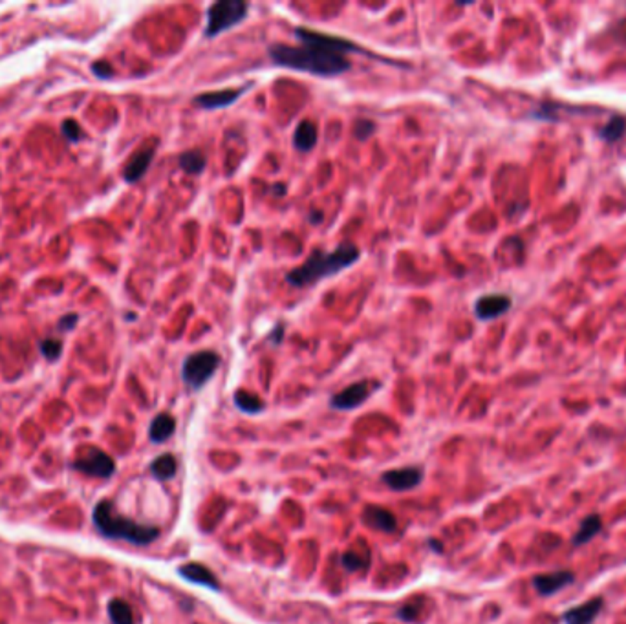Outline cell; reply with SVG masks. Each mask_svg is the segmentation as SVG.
I'll use <instances>...</instances> for the list:
<instances>
[{
	"label": "cell",
	"mask_w": 626,
	"mask_h": 624,
	"mask_svg": "<svg viewBox=\"0 0 626 624\" xmlns=\"http://www.w3.org/2000/svg\"><path fill=\"white\" fill-rule=\"evenodd\" d=\"M109 615L112 624H134L132 608L121 599H112L109 602Z\"/></svg>",
	"instance_id": "22"
},
{
	"label": "cell",
	"mask_w": 626,
	"mask_h": 624,
	"mask_svg": "<svg viewBox=\"0 0 626 624\" xmlns=\"http://www.w3.org/2000/svg\"><path fill=\"white\" fill-rule=\"evenodd\" d=\"M625 130H626V119L613 118L599 130V136L603 137V139H606V141H617V139L625 134Z\"/></svg>",
	"instance_id": "23"
},
{
	"label": "cell",
	"mask_w": 626,
	"mask_h": 624,
	"mask_svg": "<svg viewBox=\"0 0 626 624\" xmlns=\"http://www.w3.org/2000/svg\"><path fill=\"white\" fill-rule=\"evenodd\" d=\"M176 469H178V464H176V458L172 454H162V456H158L151 465V473L158 478V480H169L176 474Z\"/></svg>",
	"instance_id": "21"
},
{
	"label": "cell",
	"mask_w": 626,
	"mask_h": 624,
	"mask_svg": "<svg viewBox=\"0 0 626 624\" xmlns=\"http://www.w3.org/2000/svg\"><path fill=\"white\" fill-rule=\"evenodd\" d=\"M342 566L350 569V571H356V569H363V567L368 566V557L359 558L356 553H347L342 557Z\"/></svg>",
	"instance_id": "27"
},
{
	"label": "cell",
	"mask_w": 626,
	"mask_h": 624,
	"mask_svg": "<svg viewBox=\"0 0 626 624\" xmlns=\"http://www.w3.org/2000/svg\"><path fill=\"white\" fill-rule=\"evenodd\" d=\"M284 331H286L284 324H277L275 330L270 333L271 342H273V345H280V342H282V337H284Z\"/></svg>",
	"instance_id": "30"
},
{
	"label": "cell",
	"mask_w": 626,
	"mask_h": 624,
	"mask_svg": "<svg viewBox=\"0 0 626 624\" xmlns=\"http://www.w3.org/2000/svg\"><path fill=\"white\" fill-rule=\"evenodd\" d=\"M295 35L300 46L273 44L270 48L271 62L290 70L308 71L317 77H337L352 68L347 53L361 52L350 41L319 34L313 29L297 28Z\"/></svg>",
	"instance_id": "1"
},
{
	"label": "cell",
	"mask_w": 626,
	"mask_h": 624,
	"mask_svg": "<svg viewBox=\"0 0 626 624\" xmlns=\"http://www.w3.org/2000/svg\"><path fill=\"white\" fill-rule=\"evenodd\" d=\"M92 70L95 71V76L104 77V79H106V77L112 76V67H110V64H109V62H106V61L95 62L94 67H92Z\"/></svg>",
	"instance_id": "28"
},
{
	"label": "cell",
	"mask_w": 626,
	"mask_h": 624,
	"mask_svg": "<svg viewBox=\"0 0 626 624\" xmlns=\"http://www.w3.org/2000/svg\"><path fill=\"white\" fill-rule=\"evenodd\" d=\"M317 125L309 121V119H302L297 128H295L293 134V145L297 151L300 152H309L315 145H317Z\"/></svg>",
	"instance_id": "16"
},
{
	"label": "cell",
	"mask_w": 626,
	"mask_h": 624,
	"mask_svg": "<svg viewBox=\"0 0 626 624\" xmlns=\"http://www.w3.org/2000/svg\"><path fill=\"white\" fill-rule=\"evenodd\" d=\"M377 387H380V384L372 383L368 379H365V381H357V383L350 384V387H347L345 390H341V392H337L335 396L332 397L330 405H332L333 408H337V410H354V408L361 407V405L372 396V392H374Z\"/></svg>",
	"instance_id": "7"
},
{
	"label": "cell",
	"mask_w": 626,
	"mask_h": 624,
	"mask_svg": "<svg viewBox=\"0 0 626 624\" xmlns=\"http://www.w3.org/2000/svg\"><path fill=\"white\" fill-rule=\"evenodd\" d=\"M74 469L81 471V473H86L88 476L109 478L114 474L116 464L109 454L103 452L97 447L88 445V447H83L79 450L76 462H74Z\"/></svg>",
	"instance_id": "6"
},
{
	"label": "cell",
	"mask_w": 626,
	"mask_h": 624,
	"mask_svg": "<svg viewBox=\"0 0 626 624\" xmlns=\"http://www.w3.org/2000/svg\"><path fill=\"white\" fill-rule=\"evenodd\" d=\"M374 128L375 125L372 123L370 119L359 118L356 123H354V136H356L357 139H361V141H365V139H368V137L374 134Z\"/></svg>",
	"instance_id": "25"
},
{
	"label": "cell",
	"mask_w": 626,
	"mask_h": 624,
	"mask_svg": "<svg viewBox=\"0 0 626 624\" xmlns=\"http://www.w3.org/2000/svg\"><path fill=\"white\" fill-rule=\"evenodd\" d=\"M220 363H222L220 355L213 350H202L190 354L183 363V368H181L183 383L190 390L204 388L211 381V377L216 374Z\"/></svg>",
	"instance_id": "5"
},
{
	"label": "cell",
	"mask_w": 626,
	"mask_h": 624,
	"mask_svg": "<svg viewBox=\"0 0 626 624\" xmlns=\"http://www.w3.org/2000/svg\"><path fill=\"white\" fill-rule=\"evenodd\" d=\"M207 165V158L202 151L195 148V151H187L180 156V167L186 170L187 174H202Z\"/></svg>",
	"instance_id": "18"
},
{
	"label": "cell",
	"mask_w": 626,
	"mask_h": 624,
	"mask_svg": "<svg viewBox=\"0 0 626 624\" xmlns=\"http://www.w3.org/2000/svg\"><path fill=\"white\" fill-rule=\"evenodd\" d=\"M359 247L354 244H341L332 253H323V251L315 249L304 261L302 265L286 275V282L293 288H308V286L317 284L319 280L335 277L342 270L354 265L359 261Z\"/></svg>",
	"instance_id": "2"
},
{
	"label": "cell",
	"mask_w": 626,
	"mask_h": 624,
	"mask_svg": "<svg viewBox=\"0 0 626 624\" xmlns=\"http://www.w3.org/2000/svg\"><path fill=\"white\" fill-rule=\"evenodd\" d=\"M604 601L603 599H592V601L584 602V604L577 606L573 610H569L564 613V623L566 624H592L593 619L597 617L601 608H603Z\"/></svg>",
	"instance_id": "15"
},
{
	"label": "cell",
	"mask_w": 626,
	"mask_h": 624,
	"mask_svg": "<svg viewBox=\"0 0 626 624\" xmlns=\"http://www.w3.org/2000/svg\"><path fill=\"white\" fill-rule=\"evenodd\" d=\"M62 342L57 339H46L41 342V354L46 357L48 361H55L61 355Z\"/></svg>",
	"instance_id": "24"
},
{
	"label": "cell",
	"mask_w": 626,
	"mask_h": 624,
	"mask_svg": "<svg viewBox=\"0 0 626 624\" xmlns=\"http://www.w3.org/2000/svg\"><path fill=\"white\" fill-rule=\"evenodd\" d=\"M247 88H225V90H216V92H205V94H200L195 97V104L198 109L204 110H218L225 109L229 104H232L235 101L240 97V95L246 92Z\"/></svg>",
	"instance_id": "10"
},
{
	"label": "cell",
	"mask_w": 626,
	"mask_h": 624,
	"mask_svg": "<svg viewBox=\"0 0 626 624\" xmlns=\"http://www.w3.org/2000/svg\"><path fill=\"white\" fill-rule=\"evenodd\" d=\"M62 136L67 137V139H70V141H79V139L83 137L79 123H77V121H74V119H68V121H64V123H62Z\"/></svg>",
	"instance_id": "26"
},
{
	"label": "cell",
	"mask_w": 626,
	"mask_h": 624,
	"mask_svg": "<svg viewBox=\"0 0 626 624\" xmlns=\"http://www.w3.org/2000/svg\"><path fill=\"white\" fill-rule=\"evenodd\" d=\"M603 527V522H601V516L599 515H592L588 518H584V522L580 524L579 531L575 533V539H573V544L575 546H580V544H586L590 540L595 536V534L601 531Z\"/></svg>",
	"instance_id": "20"
},
{
	"label": "cell",
	"mask_w": 626,
	"mask_h": 624,
	"mask_svg": "<svg viewBox=\"0 0 626 624\" xmlns=\"http://www.w3.org/2000/svg\"><path fill=\"white\" fill-rule=\"evenodd\" d=\"M423 480L422 469L417 467H405V469H394V471H389V473L383 474V482L389 485L390 489L394 491H408V489H414L416 485H419Z\"/></svg>",
	"instance_id": "11"
},
{
	"label": "cell",
	"mask_w": 626,
	"mask_h": 624,
	"mask_svg": "<svg viewBox=\"0 0 626 624\" xmlns=\"http://www.w3.org/2000/svg\"><path fill=\"white\" fill-rule=\"evenodd\" d=\"M249 4L244 0H218L207 10L205 22V37H218L220 34L231 29L247 17Z\"/></svg>",
	"instance_id": "4"
},
{
	"label": "cell",
	"mask_w": 626,
	"mask_h": 624,
	"mask_svg": "<svg viewBox=\"0 0 626 624\" xmlns=\"http://www.w3.org/2000/svg\"><path fill=\"white\" fill-rule=\"evenodd\" d=\"M232 401H235L238 410L246 412V414H258V412H262L264 410V407H266L260 397L255 396V394L246 392V390H238V392H235Z\"/></svg>",
	"instance_id": "19"
},
{
	"label": "cell",
	"mask_w": 626,
	"mask_h": 624,
	"mask_svg": "<svg viewBox=\"0 0 626 624\" xmlns=\"http://www.w3.org/2000/svg\"><path fill=\"white\" fill-rule=\"evenodd\" d=\"M509 307H511V298L508 295H484L476 300L475 313L480 321H493L503 313H508Z\"/></svg>",
	"instance_id": "8"
},
{
	"label": "cell",
	"mask_w": 626,
	"mask_h": 624,
	"mask_svg": "<svg viewBox=\"0 0 626 624\" xmlns=\"http://www.w3.org/2000/svg\"><path fill=\"white\" fill-rule=\"evenodd\" d=\"M573 582V573L571 571H553V573H544V575H536L533 578V586L535 590L544 597H550L557 591L564 590L568 584Z\"/></svg>",
	"instance_id": "12"
},
{
	"label": "cell",
	"mask_w": 626,
	"mask_h": 624,
	"mask_svg": "<svg viewBox=\"0 0 626 624\" xmlns=\"http://www.w3.org/2000/svg\"><path fill=\"white\" fill-rule=\"evenodd\" d=\"M363 520H365L366 525H370L372 529L384 531V533H392L398 527L396 516L390 511L383 509V507H366L365 513H363Z\"/></svg>",
	"instance_id": "14"
},
{
	"label": "cell",
	"mask_w": 626,
	"mask_h": 624,
	"mask_svg": "<svg viewBox=\"0 0 626 624\" xmlns=\"http://www.w3.org/2000/svg\"><path fill=\"white\" fill-rule=\"evenodd\" d=\"M95 527L109 539L127 540L130 544L148 546L158 539L160 529L152 525H141L118 515L109 500H101L94 509Z\"/></svg>",
	"instance_id": "3"
},
{
	"label": "cell",
	"mask_w": 626,
	"mask_h": 624,
	"mask_svg": "<svg viewBox=\"0 0 626 624\" xmlns=\"http://www.w3.org/2000/svg\"><path fill=\"white\" fill-rule=\"evenodd\" d=\"M180 575L183 578H187L189 582H195V584H200V586H205L209 590H214L218 591L220 590V582L216 578L209 567L202 566V564H186L183 567H180Z\"/></svg>",
	"instance_id": "13"
},
{
	"label": "cell",
	"mask_w": 626,
	"mask_h": 624,
	"mask_svg": "<svg viewBox=\"0 0 626 624\" xmlns=\"http://www.w3.org/2000/svg\"><path fill=\"white\" fill-rule=\"evenodd\" d=\"M76 322H77V315L76 313H68V315H64V317L61 319V321H59V330L61 331H68V330H71V328L76 326Z\"/></svg>",
	"instance_id": "29"
},
{
	"label": "cell",
	"mask_w": 626,
	"mask_h": 624,
	"mask_svg": "<svg viewBox=\"0 0 626 624\" xmlns=\"http://www.w3.org/2000/svg\"><path fill=\"white\" fill-rule=\"evenodd\" d=\"M176 431V421L171 414H158L154 420H152L151 427H148V438L154 443H163L174 434Z\"/></svg>",
	"instance_id": "17"
},
{
	"label": "cell",
	"mask_w": 626,
	"mask_h": 624,
	"mask_svg": "<svg viewBox=\"0 0 626 624\" xmlns=\"http://www.w3.org/2000/svg\"><path fill=\"white\" fill-rule=\"evenodd\" d=\"M154 154H156V147H154V145H147V147H141L139 151L134 152L127 165H125L123 170L125 181L134 183V181L141 180L143 176H145V172L148 170V167H151Z\"/></svg>",
	"instance_id": "9"
}]
</instances>
